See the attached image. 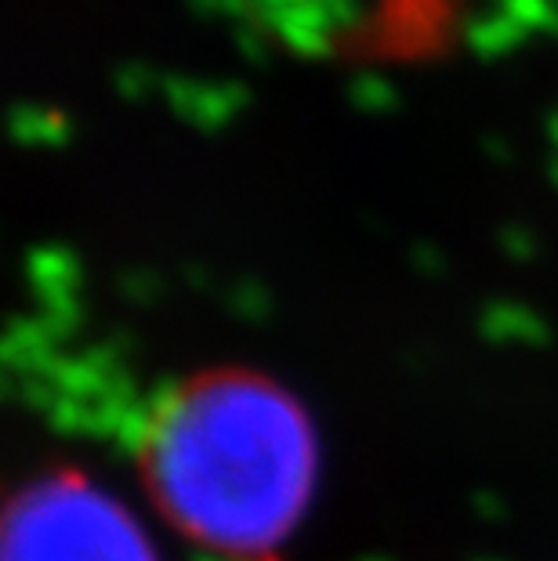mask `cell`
Wrapping results in <instances>:
<instances>
[{"instance_id":"cell-1","label":"cell","mask_w":558,"mask_h":561,"mask_svg":"<svg viewBox=\"0 0 558 561\" xmlns=\"http://www.w3.org/2000/svg\"><path fill=\"white\" fill-rule=\"evenodd\" d=\"M141 460L178 529L221 554L280 543L312 489L305 416L251 377H210L163 399L146 421Z\"/></svg>"},{"instance_id":"cell-2","label":"cell","mask_w":558,"mask_h":561,"mask_svg":"<svg viewBox=\"0 0 558 561\" xmlns=\"http://www.w3.org/2000/svg\"><path fill=\"white\" fill-rule=\"evenodd\" d=\"M4 561H157V554L105 489L47 479L11 507Z\"/></svg>"}]
</instances>
